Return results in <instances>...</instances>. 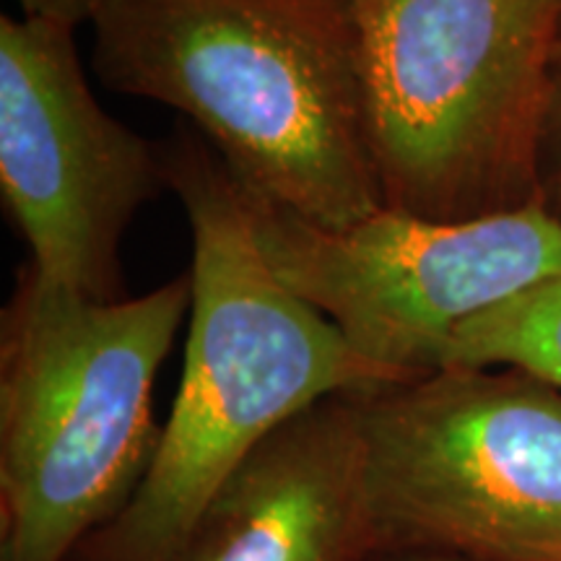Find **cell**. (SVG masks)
<instances>
[{"instance_id":"8fae6325","label":"cell","mask_w":561,"mask_h":561,"mask_svg":"<svg viewBox=\"0 0 561 561\" xmlns=\"http://www.w3.org/2000/svg\"><path fill=\"white\" fill-rule=\"evenodd\" d=\"M364 561H479L437 549H375Z\"/></svg>"},{"instance_id":"6da1fadb","label":"cell","mask_w":561,"mask_h":561,"mask_svg":"<svg viewBox=\"0 0 561 561\" xmlns=\"http://www.w3.org/2000/svg\"><path fill=\"white\" fill-rule=\"evenodd\" d=\"M94 68L185 115L261 206L328 229L385 208L348 0H107Z\"/></svg>"},{"instance_id":"277c9868","label":"cell","mask_w":561,"mask_h":561,"mask_svg":"<svg viewBox=\"0 0 561 561\" xmlns=\"http://www.w3.org/2000/svg\"><path fill=\"white\" fill-rule=\"evenodd\" d=\"M385 206L432 221L528 206L561 0H348Z\"/></svg>"},{"instance_id":"5b68a950","label":"cell","mask_w":561,"mask_h":561,"mask_svg":"<svg viewBox=\"0 0 561 561\" xmlns=\"http://www.w3.org/2000/svg\"><path fill=\"white\" fill-rule=\"evenodd\" d=\"M375 549L561 561V388L442 367L351 392Z\"/></svg>"},{"instance_id":"52a82bcc","label":"cell","mask_w":561,"mask_h":561,"mask_svg":"<svg viewBox=\"0 0 561 561\" xmlns=\"http://www.w3.org/2000/svg\"><path fill=\"white\" fill-rule=\"evenodd\" d=\"M76 30L0 16V191L42 286L121 299V244L167 187L164 144L117 123L91 94Z\"/></svg>"},{"instance_id":"9c48e42d","label":"cell","mask_w":561,"mask_h":561,"mask_svg":"<svg viewBox=\"0 0 561 561\" xmlns=\"http://www.w3.org/2000/svg\"><path fill=\"white\" fill-rule=\"evenodd\" d=\"M442 367H512L561 388V273L458 328Z\"/></svg>"},{"instance_id":"ba28073f","label":"cell","mask_w":561,"mask_h":561,"mask_svg":"<svg viewBox=\"0 0 561 561\" xmlns=\"http://www.w3.org/2000/svg\"><path fill=\"white\" fill-rule=\"evenodd\" d=\"M359 424L351 392L325 398L252 450L195 525L180 561H364Z\"/></svg>"},{"instance_id":"3957f363","label":"cell","mask_w":561,"mask_h":561,"mask_svg":"<svg viewBox=\"0 0 561 561\" xmlns=\"http://www.w3.org/2000/svg\"><path fill=\"white\" fill-rule=\"evenodd\" d=\"M191 305V273L107 301L21 273L0 318V561H70L130 502Z\"/></svg>"},{"instance_id":"30bf717a","label":"cell","mask_w":561,"mask_h":561,"mask_svg":"<svg viewBox=\"0 0 561 561\" xmlns=\"http://www.w3.org/2000/svg\"><path fill=\"white\" fill-rule=\"evenodd\" d=\"M26 19H42L50 24L79 30L81 24H94L107 0H19Z\"/></svg>"},{"instance_id":"4fadbf2b","label":"cell","mask_w":561,"mask_h":561,"mask_svg":"<svg viewBox=\"0 0 561 561\" xmlns=\"http://www.w3.org/2000/svg\"><path fill=\"white\" fill-rule=\"evenodd\" d=\"M559 58H561V42H559Z\"/></svg>"},{"instance_id":"8992f818","label":"cell","mask_w":561,"mask_h":561,"mask_svg":"<svg viewBox=\"0 0 561 561\" xmlns=\"http://www.w3.org/2000/svg\"><path fill=\"white\" fill-rule=\"evenodd\" d=\"M244 203L276 276L396 380L439 369L458 328L561 273V219L543 201L466 221L385 206L346 229Z\"/></svg>"},{"instance_id":"7a4b0ae2","label":"cell","mask_w":561,"mask_h":561,"mask_svg":"<svg viewBox=\"0 0 561 561\" xmlns=\"http://www.w3.org/2000/svg\"><path fill=\"white\" fill-rule=\"evenodd\" d=\"M164 159L193 237L180 390L136 494L70 561H180L214 496L278 426L325 398L398 382L276 276L242 191L198 133L182 125Z\"/></svg>"},{"instance_id":"7c38bea8","label":"cell","mask_w":561,"mask_h":561,"mask_svg":"<svg viewBox=\"0 0 561 561\" xmlns=\"http://www.w3.org/2000/svg\"><path fill=\"white\" fill-rule=\"evenodd\" d=\"M553 201V208H549L557 219H561V157L557 161V170H553V178L549 180V201H543L546 206Z\"/></svg>"}]
</instances>
